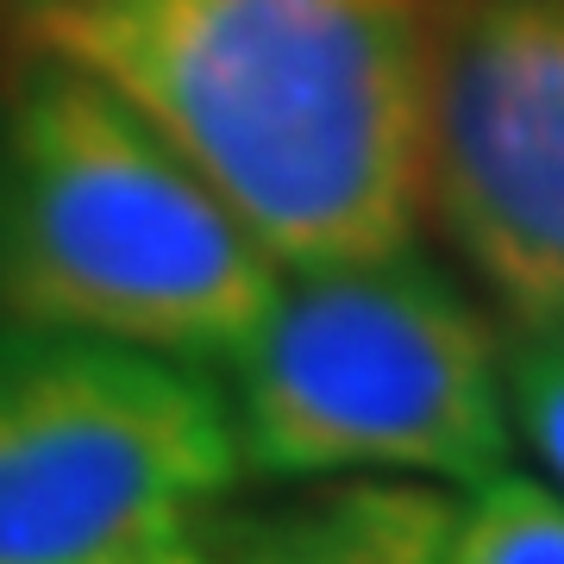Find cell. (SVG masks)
<instances>
[{
    "instance_id": "ba28073f",
    "label": "cell",
    "mask_w": 564,
    "mask_h": 564,
    "mask_svg": "<svg viewBox=\"0 0 564 564\" xmlns=\"http://www.w3.org/2000/svg\"><path fill=\"white\" fill-rule=\"evenodd\" d=\"M502 383H508V421L540 452L552 484L564 489V314L521 321L502 339Z\"/></svg>"
},
{
    "instance_id": "52a82bcc",
    "label": "cell",
    "mask_w": 564,
    "mask_h": 564,
    "mask_svg": "<svg viewBox=\"0 0 564 564\" xmlns=\"http://www.w3.org/2000/svg\"><path fill=\"white\" fill-rule=\"evenodd\" d=\"M445 564H564V489L496 470L452 514Z\"/></svg>"
},
{
    "instance_id": "6da1fadb",
    "label": "cell",
    "mask_w": 564,
    "mask_h": 564,
    "mask_svg": "<svg viewBox=\"0 0 564 564\" xmlns=\"http://www.w3.org/2000/svg\"><path fill=\"white\" fill-rule=\"evenodd\" d=\"M445 0H0V57L139 107L282 270L414 245Z\"/></svg>"
},
{
    "instance_id": "8992f818",
    "label": "cell",
    "mask_w": 564,
    "mask_h": 564,
    "mask_svg": "<svg viewBox=\"0 0 564 564\" xmlns=\"http://www.w3.org/2000/svg\"><path fill=\"white\" fill-rule=\"evenodd\" d=\"M458 502L414 477L326 484L214 533V564H445Z\"/></svg>"
},
{
    "instance_id": "5b68a950",
    "label": "cell",
    "mask_w": 564,
    "mask_h": 564,
    "mask_svg": "<svg viewBox=\"0 0 564 564\" xmlns=\"http://www.w3.org/2000/svg\"><path fill=\"white\" fill-rule=\"evenodd\" d=\"M426 207L508 326L564 314V0H445Z\"/></svg>"
},
{
    "instance_id": "7a4b0ae2",
    "label": "cell",
    "mask_w": 564,
    "mask_h": 564,
    "mask_svg": "<svg viewBox=\"0 0 564 564\" xmlns=\"http://www.w3.org/2000/svg\"><path fill=\"white\" fill-rule=\"evenodd\" d=\"M282 263L107 82L0 57V321L226 364Z\"/></svg>"
},
{
    "instance_id": "277c9868",
    "label": "cell",
    "mask_w": 564,
    "mask_h": 564,
    "mask_svg": "<svg viewBox=\"0 0 564 564\" xmlns=\"http://www.w3.org/2000/svg\"><path fill=\"white\" fill-rule=\"evenodd\" d=\"M239 477L202 364L0 321V564H214Z\"/></svg>"
},
{
    "instance_id": "3957f363",
    "label": "cell",
    "mask_w": 564,
    "mask_h": 564,
    "mask_svg": "<svg viewBox=\"0 0 564 564\" xmlns=\"http://www.w3.org/2000/svg\"><path fill=\"white\" fill-rule=\"evenodd\" d=\"M232 426L258 477H433L508 470L502 339L414 245L358 263L282 270L263 326L226 358Z\"/></svg>"
}]
</instances>
